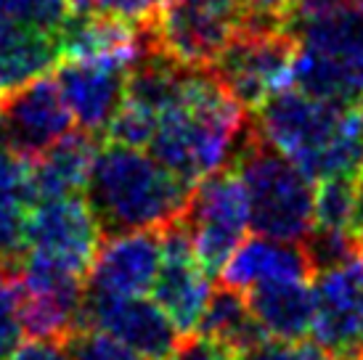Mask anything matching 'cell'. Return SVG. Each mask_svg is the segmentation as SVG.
<instances>
[{
    "label": "cell",
    "mask_w": 363,
    "mask_h": 360,
    "mask_svg": "<svg viewBox=\"0 0 363 360\" xmlns=\"http://www.w3.org/2000/svg\"><path fill=\"white\" fill-rule=\"evenodd\" d=\"M247 106L210 69L181 67L157 114L149 151L189 186L228 167L250 135Z\"/></svg>",
    "instance_id": "cell-1"
},
{
    "label": "cell",
    "mask_w": 363,
    "mask_h": 360,
    "mask_svg": "<svg viewBox=\"0 0 363 360\" xmlns=\"http://www.w3.org/2000/svg\"><path fill=\"white\" fill-rule=\"evenodd\" d=\"M252 130L313 183L363 170V99H318L289 85L255 109Z\"/></svg>",
    "instance_id": "cell-2"
},
{
    "label": "cell",
    "mask_w": 363,
    "mask_h": 360,
    "mask_svg": "<svg viewBox=\"0 0 363 360\" xmlns=\"http://www.w3.org/2000/svg\"><path fill=\"white\" fill-rule=\"evenodd\" d=\"M189 196L191 186L157 157L111 140L99 149L85 186V201L104 233L164 228L181 220Z\"/></svg>",
    "instance_id": "cell-3"
},
{
    "label": "cell",
    "mask_w": 363,
    "mask_h": 360,
    "mask_svg": "<svg viewBox=\"0 0 363 360\" xmlns=\"http://www.w3.org/2000/svg\"><path fill=\"white\" fill-rule=\"evenodd\" d=\"M247 191L250 228L281 241H303L315 225L313 180L300 167L255 135L244 138L231 162Z\"/></svg>",
    "instance_id": "cell-4"
},
{
    "label": "cell",
    "mask_w": 363,
    "mask_h": 360,
    "mask_svg": "<svg viewBox=\"0 0 363 360\" xmlns=\"http://www.w3.org/2000/svg\"><path fill=\"white\" fill-rule=\"evenodd\" d=\"M294 56L297 38L289 24L247 16L239 35L218 56L210 72L231 90L233 99L255 111L273 93L292 85Z\"/></svg>",
    "instance_id": "cell-5"
},
{
    "label": "cell",
    "mask_w": 363,
    "mask_h": 360,
    "mask_svg": "<svg viewBox=\"0 0 363 360\" xmlns=\"http://www.w3.org/2000/svg\"><path fill=\"white\" fill-rule=\"evenodd\" d=\"M242 0H164L146 27L154 50L189 69H210L247 21Z\"/></svg>",
    "instance_id": "cell-6"
},
{
    "label": "cell",
    "mask_w": 363,
    "mask_h": 360,
    "mask_svg": "<svg viewBox=\"0 0 363 360\" xmlns=\"http://www.w3.org/2000/svg\"><path fill=\"white\" fill-rule=\"evenodd\" d=\"M181 223L191 236L196 257L215 279L250 228L247 191L233 164L210 172L194 186Z\"/></svg>",
    "instance_id": "cell-7"
},
{
    "label": "cell",
    "mask_w": 363,
    "mask_h": 360,
    "mask_svg": "<svg viewBox=\"0 0 363 360\" xmlns=\"http://www.w3.org/2000/svg\"><path fill=\"white\" fill-rule=\"evenodd\" d=\"M19 286V318L24 334L32 339L64 342L82 326L85 308V276L53 265V262L21 254L16 262Z\"/></svg>",
    "instance_id": "cell-8"
},
{
    "label": "cell",
    "mask_w": 363,
    "mask_h": 360,
    "mask_svg": "<svg viewBox=\"0 0 363 360\" xmlns=\"http://www.w3.org/2000/svg\"><path fill=\"white\" fill-rule=\"evenodd\" d=\"M313 276V342L332 360L363 358V241Z\"/></svg>",
    "instance_id": "cell-9"
},
{
    "label": "cell",
    "mask_w": 363,
    "mask_h": 360,
    "mask_svg": "<svg viewBox=\"0 0 363 360\" xmlns=\"http://www.w3.org/2000/svg\"><path fill=\"white\" fill-rule=\"evenodd\" d=\"M104 230L91 204L80 196H59L27 204L24 252L88 279Z\"/></svg>",
    "instance_id": "cell-10"
},
{
    "label": "cell",
    "mask_w": 363,
    "mask_h": 360,
    "mask_svg": "<svg viewBox=\"0 0 363 360\" xmlns=\"http://www.w3.org/2000/svg\"><path fill=\"white\" fill-rule=\"evenodd\" d=\"M160 270L152 294L181 337L196 334L212 294V276L196 257L191 236L181 220L160 228Z\"/></svg>",
    "instance_id": "cell-11"
},
{
    "label": "cell",
    "mask_w": 363,
    "mask_h": 360,
    "mask_svg": "<svg viewBox=\"0 0 363 360\" xmlns=\"http://www.w3.org/2000/svg\"><path fill=\"white\" fill-rule=\"evenodd\" d=\"M82 326L120 339L146 360H164L181 342L172 320L146 297H96L85 291Z\"/></svg>",
    "instance_id": "cell-12"
},
{
    "label": "cell",
    "mask_w": 363,
    "mask_h": 360,
    "mask_svg": "<svg viewBox=\"0 0 363 360\" xmlns=\"http://www.w3.org/2000/svg\"><path fill=\"white\" fill-rule=\"evenodd\" d=\"M160 230L106 233L96 252L85 291L96 297H146L160 270Z\"/></svg>",
    "instance_id": "cell-13"
},
{
    "label": "cell",
    "mask_w": 363,
    "mask_h": 360,
    "mask_svg": "<svg viewBox=\"0 0 363 360\" xmlns=\"http://www.w3.org/2000/svg\"><path fill=\"white\" fill-rule=\"evenodd\" d=\"M9 128V146L21 157H38L72 133V120L53 77L40 74L0 99Z\"/></svg>",
    "instance_id": "cell-14"
},
{
    "label": "cell",
    "mask_w": 363,
    "mask_h": 360,
    "mask_svg": "<svg viewBox=\"0 0 363 360\" xmlns=\"http://www.w3.org/2000/svg\"><path fill=\"white\" fill-rule=\"evenodd\" d=\"M128 74L130 69L109 61L59 59L53 80L77 128L91 135H101L125 99Z\"/></svg>",
    "instance_id": "cell-15"
},
{
    "label": "cell",
    "mask_w": 363,
    "mask_h": 360,
    "mask_svg": "<svg viewBox=\"0 0 363 360\" xmlns=\"http://www.w3.org/2000/svg\"><path fill=\"white\" fill-rule=\"evenodd\" d=\"M220 283L239 291H250L276 281H305L313 276L311 260L300 241H281L271 236H244V241L223 262Z\"/></svg>",
    "instance_id": "cell-16"
},
{
    "label": "cell",
    "mask_w": 363,
    "mask_h": 360,
    "mask_svg": "<svg viewBox=\"0 0 363 360\" xmlns=\"http://www.w3.org/2000/svg\"><path fill=\"white\" fill-rule=\"evenodd\" d=\"M99 154V140L91 133H67L51 149L27 159V204L59 196H80L93 162Z\"/></svg>",
    "instance_id": "cell-17"
},
{
    "label": "cell",
    "mask_w": 363,
    "mask_h": 360,
    "mask_svg": "<svg viewBox=\"0 0 363 360\" xmlns=\"http://www.w3.org/2000/svg\"><path fill=\"white\" fill-rule=\"evenodd\" d=\"M260 331L268 339H308L313 329V286L305 281H276L244 291Z\"/></svg>",
    "instance_id": "cell-18"
},
{
    "label": "cell",
    "mask_w": 363,
    "mask_h": 360,
    "mask_svg": "<svg viewBox=\"0 0 363 360\" xmlns=\"http://www.w3.org/2000/svg\"><path fill=\"white\" fill-rule=\"evenodd\" d=\"M59 61V38L19 21L0 19V99L48 74Z\"/></svg>",
    "instance_id": "cell-19"
},
{
    "label": "cell",
    "mask_w": 363,
    "mask_h": 360,
    "mask_svg": "<svg viewBox=\"0 0 363 360\" xmlns=\"http://www.w3.org/2000/svg\"><path fill=\"white\" fill-rule=\"evenodd\" d=\"M196 334H204L210 339L220 342L223 347H228L236 355L255 347L257 342L268 339L260 331V326H257V320H255L252 310L247 305L244 291L231 289L225 283L212 289Z\"/></svg>",
    "instance_id": "cell-20"
},
{
    "label": "cell",
    "mask_w": 363,
    "mask_h": 360,
    "mask_svg": "<svg viewBox=\"0 0 363 360\" xmlns=\"http://www.w3.org/2000/svg\"><path fill=\"white\" fill-rule=\"evenodd\" d=\"M313 215H315L318 228L355 230V178L337 175V178L318 180L315 199H313Z\"/></svg>",
    "instance_id": "cell-21"
},
{
    "label": "cell",
    "mask_w": 363,
    "mask_h": 360,
    "mask_svg": "<svg viewBox=\"0 0 363 360\" xmlns=\"http://www.w3.org/2000/svg\"><path fill=\"white\" fill-rule=\"evenodd\" d=\"M0 19L19 21L59 38L64 24L72 19V11L67 0H0Z\"/></svg>",
    "instance_id": "cell-22"
},
{
    "label": "cell",
    "mask_w": 363,
    "mask_h": 360,
    "mask_svg": "<svg viewBox=\"0 0 363 360\" xmlns=\"http://www.w3.org/2000/svg\"><path fill=\"white\" fill-rule=\"evenodd\" d=\"M69 360H146L128 344L91 326H80L61 342Z\"/></svg>",
    "instance_id": "cell-23"
},
{
    "label": "cell",
    "mask_w": 363,
    "mask_h": 360,
    "mask_svg": "<svg viewBox=\"0 0 363 360\" xmlns=\"http://www.w3.org/2000/svg\"><path fill=\"white\" fill-rule=\"evenodd\" d=\"M24 215L27 201L16 196H0V265L16 268L24 254Z\"/></svg>",
    "instance_id": "cell-24"
},
{
    "label": "cell",
    "mask_w": 363,
    "mask_h": 360,
    "mask_svg": "<svg viewBox=\"0 0 363 360\" xmlns=\"http://www.w3.org/2000/svg\"><path fill=\"white\" fill-rule=\"evenodd\" d=\"M236 360H332V355L313 339H262L250 350L239 352Z\"/></svg>",
    "instance_id": "cell-25"
},
{
    "label": "cell",
    "mask_w": 363,
    "mask_h": 360,
    "mask_svg": "<svg viewBox=\"0 0 363 360\" xmlns=\"http://www.w3.org/2000/svg\"><path fill=\"white\" fill-rule=\"evenodd\" d=\"M21 337H24V326L19 318V286L13 273L0 286V360H6L19 347Z\"/></svg>",
    "instance_id": "cell-26"
},
{
    "label": "cell",
    "mask_w": 363,
    "mask_h": 360,
    "mask_svg": "<svg viewBox=\"0 0 363 360\" xmlns=\"http://www.w3.org/2000/svg\"><path fill=\"white\" fill-rule=\"evenodd\" d=\"M164 0H96V13H109L135 27H149Z\"/></svg>",
    "instance_id": "cell-27"
},
{
    "label": "cell",
    "mask_w": 363,
    "mask_h": 360,
    "mask_svg": "<svg viewBox=\"0 0 363 360\" xmlns=\"http://www.w3.org/2000/svg\"><path fill=\"white\" fill-rule=\"evenodd\" d=\"M0 196L27 201V157L11 146H0Z\"/></svg>",
    "instance_id": "cell-28"
},
{
    "label": "cell",
    "mask_w": 363,
    "mask_h": 360,
    "mask_svg": "<svg viewBox=\"0 0 363 360\" xmlns=\"http://www.w3.org/2000/svg\"><path fill=\"white\" fill-rule=\"evenodd\" d=\"M242 6L252 19L289 24L292 21L294 0H242Z\"/></svg>",
    "instance_id": "cell-29"
},
{
    "label": "cell",
    "mask_w": 363,
    "mask_h": 360,
    "mask_svg": "<svg viewBox=\"0 0 363 360\" xmlns=\"http://www.w3.org/2000/svg\"><path fill=\"white\" fill-rule=\"evenodd\" d=\"M6 360H69L64 352V344L45 339H32L27 344H19Z\"/></svg>",
    "instance_id": "cell-30"
},
{
    "label": "cell",
    "mask_w": 363,
    "mask_h": 360,
    "mask_svg": "<svg viewBox=\"0 0 363 360\" xmlns=\"http://www.w3.org/2000/svg\"><path fill=\"white\" fill-rule=\"evenodd\" d=\"M342 6H353V3H350V0H294L292 19L313 16V13H323V11L342 9Z\"/></svg>",
    "instance_id": "cell-31"
},
{
    "label": "cell",
    "mask_w": 363,
    "mask_h": 360,
    "mask_svg": "<svg viewBox=\"0 0 363 360\" xmlns=\"http://www.w3.org/2000/svg\"><path fill=\"white\" fill-rule=\"evenodd\" d=\"M353 228L358 236H363V170L355 175V220Z\"/></svg>",
    "instance_id": "cell-32"
},
{
    "label": "cell",
    "mask_w": 363,
    "mask_h": 360,
    "mask_svg": "<svg viewBox=\"0 0 363 360\" xmlns=\"http://www.w3.org/2000/svg\"><path fill=\"white\" fill-rule=\"evenodd\" d=\"M353 80H355V90H358V96L363 99V48H361V53H358V59H355Z\"/></svg>",
    "instance_id": "cell-33"
},
{
    "label": "cell",
    "mask_w": 363,
    "mask_h": 360,
    "mask_svg": "<svg viewBox=\"0 0 363 360\" xmlns=\"http://www.w3.org/2000/svg\"><path fill=\"white\" fill-rule=\"evenodd\" d=\"M0 146H9V128H6V117L0 109Z\"/></svg>",
    "instance_id": "cell-34"
},
{
    "label": "cell",
    "mask_w": 363,
    "mask_h": 360,
    "mask_svg": "<svg viewBox=\"0 0 363 360\" xmlns=\"http://www.w3.org/2000/svg\"><path fill=\"white\" fill-rule=\"evenodd\" d=\"M11 276H13V268H9V265H0V286H3Z\"/></svg>",
    "instance_id": "cell-35"
},
{
    "label": "cell",
    "mask_w": 363,
    "mask_h": 360,
    "mask_svg": "<svg viewBox=\"0 0 363 360\" xmlns=\"http://www.w3.org/2000/svg\"><path fill=\"white\" fill-rule=\"evenodd\" d=\"M350 3H353V6H355L358 11H363V0H350Z\"/></svg>",
    "instance_id": "cell-36"
},
{
    "label": "cell",
    "mask_w": 363,
    "mask_h": 360,
    "mask_svg": "<svg viewBox=\"0 0 363 360\" xmlns=\"http://www.w3.org/2000/svg\"><path fill=\"white\" fill-rule=\"evenodd\" d=\"M355 360H363V358H355Z\"/></svg>",
    "instance_id": "cell-37"
}]
</instances>
